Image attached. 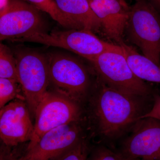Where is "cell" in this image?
Here are the masks:
<instances>
[{"instance_id":"cell-18","label":"cell","mask_w":160,"mask_h":160,"mask_svg":"<svg viewBox=\"0 0 160 160\" xmlns=\"http://www.w3.org/2000/svg\"><path fill=\"white\" fill-rule=\"evenodd\" d=\"M90 149L86 138L58 160H88Z\"/></svg>"},{"instance_id":"cell-6","label":"cell","mask_w":160,"mask_h":160,"mask_svg":"<svg viewBox=\"0 0 160 160\" xmlns=\"http://www.w3.org/2000/svg\"><path fill=\"white\" fill-rule=\"evenodd\" d=\"M32 42L67 49L91 62L104 52L113 49L116 44L99 38L93 32L85 29H70L50 33L38 32L18 40Z\"/></svg>"},{"instance_id":"cell-5","label":"cell","mask_w":160,"mask_h":160,"mask_svg":"<svg viewBox=\"0 0 160 160\" xmlns=\"http://www.w3.org/2000/svg\"><path fill=\"white\" fill-rule=\"evenodd\" d=\"M19 83L29 111L35 114L50 82L47 56L31 50L16 53Z\"/></svg>"},{"instance_id":"cell-23","label":"cell","mask_w":160,"mask_h":160,"mask_svg":"<svg viewBox=\"0 0 160 160\" xmlns=\"http://www.w3.org/2000/svg\"><path fill=\"white\" fill-rule=\"evenodd\" d=\"M150 1L160 8V0H150Z\"/></svg>"},{"instance_id":"cell-15","label":"cell","mask_w":160,"mask_h":160,"mask_svg":"<svg viewBox=\"0 0 160 160\" xmlns=\"http://www.w3.org/2000/svg\"><path fill=\"white\" fill-rule=\"evenodd\" d=\"M40 11L48 13L60 25L67 28L77 29L76 26L67 18L58 8L54 0H26Z\"/></svg>"},{"instance_id":"cell-21","label":"cell","mask_w":160,"mask_h":160,"mask_svg":"<svg viewBox=\"0 0 160 160\" xmlns=\"http://www.w3.org/2000/svg\"><path fill=\"white\" fill-rule=\"evenodd\" d=\"M152 118L160 121V96H155L151 109L141 118Z\"/></svg>"},{"instance_id":"cell-4","label":"cell","mask_w":160,"mask_h":160,"mask_svg":"<svg viewBox=\"0 0 160 160\" xmlns=\"http://www.w3.org/2000/svg\"><path fill=\"white\" fill-rule=\"evenodd\" d=\"M50 82L58 93L81 104L89 93L90 79L88 70L77 59L61 53L47 56Z\"/></svg>"},{"instance_id":"cell-7","label":"cell","mask_w":160,"mask_h":160,"mask_svg":"<svg viewBox=\"0 0 160 160\" xmlns=\"http://www.w3.org/2000/svg\"><path fill=\"white\" fill-rule=\"evenodd\" d=\"M83 112L79 103L60 93L47 92L35 112L34 132L27 148L34 145L52 129L82 121Z\"/></svg>"},{"instance_id":"cell-12","label":"cell","mask_w":160,"mask_h":160,"mask_svg":"<svg viewBox=\"0 0 160 160\" xmlns=\"http://www.w3.org/2000/svg\"><path fill=\"white\" fill-rule=\"evenodd\" d=\"M89 2L106 36L116 42L118 45L124 42L131 6L126 0H89Z\"/></svg>"},{"instance_id":"cell-14","label":"cell","mask_w":160,"mask_h":160,"mask_svg":"<svg viewBox=\"0 0 160 160\" xmlns=\"http://www.w3.org/2000/svg\"><path fill=\"white\" fill-rule=\"evenodd\" d=\"M122 47L129 67L135 75L140 80L160 84V66L144 55L140 54L124 42Z\"/></svg>"},{"instance_id":"cell-9","label":"cell","mask_w":160,"mask_h":160,"mask_svg":"<svg viewBox=\"0 0 160 160\" xmlns=\"http://www.w3.org/2000/svg\"><path fill=\"white\" fill-rule=\"evenodd\" d=\"M40 10L25 0H10L0 12V40L18 41L45 31V23Z\"/></svg>"},{"instance_id":"cell-16","label":"cell","mask_w":160,"mask_h":160,"mask_svg":"<svg viewBox=\"0 0 160 160\" xmlns=\"http://www.w3.org/2000/svg\"><path fill=\"white\" fill-rule=\"evenodd\" d=\"M0 78L15 80L19 83L15 57L9 48L2 43L0 45Z\"/></svg>"},{"instance_id":"cell-19","label":"cell","mask_w":160,"mask_h":160,"mask_svg":"<svg viewBox=\"0 0 160 160\" xmlns=\"http://www.w3.org/2000/svg\"><path fill=\"white\" fill-rule=\"evenodd\" d=\"M88 160H123L117 151L105 146H101L93 150Z\"/></svg>"},{"instance_id":"cell-20","label":"cell","mask_w":160,"mask_h":160,"mask_svg":"<svg viewBox=\"0 0 160 160\" xmlns=\"http://www.w3.org/2000/svg\"><path fill=\"white\" fill-rule=\"evenodd\" d=\"M11 146L2 143L0 149V160H18L22 155L18 154Z\"/></svg>"},{"instance_id":"cell-24","label":"cell","mask_w":160,"mask_h":160,"mask_svg":"<svg viewBox=\"0 0 160 160\" xmlns=\"http://www.w3.org/2000/svg\"><path fill=\"white\" fill-rule=\"evenodd\" d=\"M123 160H146L144 159H126L123 158Z\"/></svg>"},{"instance_id":"cell-17","label":"cell","mask_w":160,"mask_h":160,"mask_svg":"<svg viewBox=\"0 0 160 160\" xmlns=\"http://www.w3.org/2000/svg\"><path fill=\"white\" fill-rule=\"evenodd\" d=\"M17 81L0 78V108L16 98L19 91Z\"/></svg>"},{"instance_id":"cell-8","label":"cell","mask_w":160,"mask_h":160,"mask_svg":"<svg viewBox=\"0 0 160 160\" xmlns=\"http://www.w3.org/2000/svg\"><path fill=\"white\" fill-rule=\"evenodd\" d=\"M86 137L82 121L68 123L52 129L26 147L18 160H58Z\"/></svg>"},{"instance_id":"cell-3","label":"cell","mask_w":160,"mask_h":160,"mask_svg":"<svg viewBox=\"0 0 160 160\" xmlns=\"http://www.w3.org/2000/svg\"><path fill=\"white\" fill-rule=\"evenodd\" d=\"M92 63L99 79L110 88L132 95L152 96L151 87L132 72L120 45L104 52Z\"/></svg>"},{"instance_id":"cell-1","label":"cell","mask_w":160,"mask_h":160,"mask_svg":"<svg viewBox=\"0 0 160 160\" xmlns=\"http://www.w3.org/2000/svg\"><path fill=\"white\" fill-rule=\"evenodd\" d=\"M86 100L93 133L106 144L120 140L151 109V96L132 95L110 88L98 79Z\"/></svg>"},{"instance_id":"cell-11","label":"cell","mask_w":160,"mask_h":160,"mask_svg":"<svg viewBox=\"0 0 160 160\" xmlns=\"http://www.w3.org/2000/svg\"><path fill=\"white\" fill-rule=\"evenodd\" d=\"M27 105L22 100H12L0 111V138L2 143L14 147L30 142L34 132Z\"/></svg>"},{"instance_id":"cell-13","label":"cell","mask_w":160,"mask_h":160,"mask_svg":"<svg viewBox=\"0 0 160 160\" xmlns=\"http://www.w3.org/2000/svg\"><path fill=\"white\" fill-rule=\"evenodd\" d=\"M58 8L78 29L92 32L101 28L99 20L92 11L89 0H54Z\"/></svg>"},{"instance_id":"cell-22","label":"cell","mask_w":160,"mask_h":160,"mask_svg":"<svg viewBox=\"0 0 160 160\" xmlns=\"http://www.w3.org/2000/svg\"><path fill=\"white\" fill-rule=\"evenodd\" d=\"M10 0H0V12L3 11L9 5Z\"/></svg>"},{"instance_id":"cell-10","label":"cell","mask_w":160,"mask_h":160,"mask_svg":"<svg viewBox=\"0 0 160 160\" xmlns=\"http://www.w3.org/2000/svg\"><path fill=\"white\" fill-rule=\"evenodd\" d=\"M118 152L124 158L160 160V121L138 120L121 139Z\"/></svg>"},{"instance_id":"cell-2","label":"cell","mask_w":160,"mask_h":160,"mask_svg":"<svg viewBox=\"0 0 160 160\" xmlns=\"http://www.w3.org/2000/svg\"><path fill=\"white\" fill-rule=\"evenodd\" d=\"M125 34L143 55L160 66V16L148 0H135L130 6Z\"/></svg>"}]
</instances>
